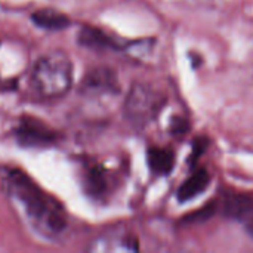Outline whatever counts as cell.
Masks as SVG:
<instances>
[{
	"label": "cell",
	"mask_w": 253,
	"mask_h": 253,
	"mask_svg": "<svg viewBox=\"0 0 253 253\" xmlns=\"http://www.w3.org/2000/svg\"><path fill=\"white\" fill-rule=\"evenodd\" d=\"M147 162L154 175L166 176L173 170L176 159H175V153L170 148L151 147L147 151Z\"/></svg>",
	"instance_id": "obj_9"
},
{
	"label": "cell",
	"mask_w": 253,
	"mask_h": 253,
	"mask_svg": "<svg viewBox=\"0 0 253 253\" xmlns=\"http://www.w3.org/2000/svg\"><path fill=\"white\" fill-rule=\"evenodd\" d=\"M208 145H209V139H208L206 136H199V138H196L194 142H193V153H191L190 157H188L190 163H196L197 159L208 150Z\"/></svg>",
	"instance_id": "obj_14"
},
{
	"label": "cell",
	"mask_w": 253,
	"mask_h": 253,
	"mask_svg": "<svg viewBox=\"0 0 253 253\" xmlns=\"http://www.w3.org/2000/svg\"><path fill=\"white\" fill-rule=\"evenodd\" d=\"M211 184V175L206 169H199L193 172L185 182L178 188L176 199L179 203H187L196 197H199L202 193L206 191V188Z\"/></svg>",
	"instance_id": "obj_7"
},
{
	"label": "cell",
	"mask_w": 253,
	"mask_h": 253,
	"mask_svg": "<svg viewBox=\"0 0 253 253\" xmlns=\"http://www.w3.org/2000/svg\"><path fill=\"white\" fill-rule=\"evenodd\" d=\"M165 104L166 96L160 90L145 83H133L126 95L123 113L132 126L142 129L157 119Z\"/></svg>",
	"instance_id": "obj_3"
},
{
	"label": "cell",
	"mask_w": 253,
	"mask_h": 253,
	"mask_svg": "<svg viewBox=\"0 0 253 253\" xmlns=\"http://www.w3.org/2000/svg\"><path fill=\"white\" fill-rule=\"evenodd\" d=\"M73 83L71 59L61 50L42 56L31 73V84L43 98H59L65 95Z\"/></svg>",
	"instance_id": "obj_2"
},
{
	"label": "cell",
	"mask_w": 253,
	"mask_h": 253,
	"mask_svg": "<svg viewBox=\"0 0 253 253\" xmlns=\"http://www.w3.org/2000/svg\"><path fill=\"white\" fill-rule=\"evenodd\" d=\"M33 22L44 30H50V31H58V30H64L67 25H70V18L52 7H43L36 10L31 15Z\"/></svg>",
	"instance_id": "obj_11"
},
{
	"label": "cell",
	"mask_w": 253,
	"mask_h": 253,
	"mask_svg": "<svg viewBox=\"0 0 253 253\" xmlns=\"http://www.w3.org/2000/svg\"><path fill=\"white\" fill-rule=\"evenodd\" d=\"M225 218L246 224L253 218V197L248 194H227L222 203Z\"/></svg>",
	"instance_id": "obj_6"
},
{
	"label": "cell",
	"mask_w": 253,
	"mask_h": 253,
	"mask_svg": "<svg viewBox=\"0 0 253 253\" xmlns=\"http://www.w3.org/2000/svg\"><path fill=\"white\" fill-rule=\"evenodd\" d=\"M89 251L92 252H110V251H138L136 239L127 234L107 233L92 242Z\"/></svg>",
	"instance_id": "obj_8"
},
{
	"label": "cell",
	"mask_w": 253,
	"mask_h": 253,
	"mask_svg": "<svg viewBox=\"0 0 253 253\" xmlns=\"http://www.w3.org/2000/svg\"><path fill=\"white\" fill-rule=\"evenodd\" d=\"M243 227H245V230L248 231V234H249V236L253 239V218L249 221V222H246Z\"/></svg>",
	"instance_id": "obj_16"
},
{
	"label": "cell",
	"mask_w": 253,
	"mask_h": 253,
	"mask_svg": "<svg viewBox=\"0 0 253 253\" xmlns=\"http://www.w3.org/2000/svg\"><path fill=\"white\" fill-rule=\"evenodd\" d=\"M170 132L176 136H181V135H185L188 130H190V125L185 119L182 117H173L172 122H170Z\"/></svg>",
	"instance_id": "obj_15"
},
{
	"label": "cell",
	"mask_w": 253,
	"mask_h": 253,
	"mask_svg": "<svg viewBox=\"0 0 253 253\" xmlns=\"http://www.w3.org/2000/svg\"><path fill=\"white\" fill-rule=\"evenodd\" d=\"M80 90L84 95H110L120 90L119 80L116 73L108 67H96L90 70L80 86Z\"/></svg>",
	"instance_id": "obj_5"
},
{
	"label": "cell",
	"mask_w": 253,
	"mask_h": 253,
	"mask_svg": "<svg viewBox=\"0 0 253 253\" xmlns=\"http://www.w3.org/2000/svg\"><path fill=\"white\" fill-rule=\"evenodd\" d=\"M4 185L12 203L37 234L55 239L67 228V213L62 205L25 172L9 170Z\"/></svg>",
	"instance_id": "obj_1"
},
{
	"label": "cell",
	"mask_w": 253,
	"mask_h": 253,
	"mask_svg": "<svg viewBox=\"0 0 253 253\" xmlns=\"http://www.w3.org/2000/svg\"><path fill=\"white\" fill-rule=\"evenodd\" d=\"M79 43L90 47V49H119V44L104 31L93 28V27H84L79 33Z\"/></svg>",
	"instance_id": "obj_12"
},
{
	"label": "cell",
	"mask_w": 253,
	"mask_h": 253,
	"mask_svg": "<svg viewBox=\"0 0 253 253\" xmlns=\"http://www.w3.org/2000/svg\"><path fill=\"white\" fill-rule=\"evenodd\" d=\"M13 135L24 147H46L56 141V132H53L42 120L30 116L21 117Z\"/></svg>",
	"instance_id": "obj_4"
},
{
	"label": "cell",
	"mask_w": 253,
	"mask_h": 253,
	"mask_svg": "<svg viewBox=\"0 0 253 253\" xmlns=\"http://www.w3.org/2000/svg\"><path fill=\"white\" fill-rule=\"evenodd\" d=\"M84 188L86 193L95 199H101L108 193L110 178L101 166H90L84 172Z\"/></svg>",
	"instance_id": "obj_10"
},
{
	"label": "cell",
	"mask_w": 253,
	"mask_h": 253,
	"mask_svg": "<svg viewBox=\"0 0 253 253\" xmlns=\"http://www.w3.org/2000/svg\"><path fill=\"white\" fill-rule=\"evenodd\" d=\"M215 211H216V206H215V203H213V202H211V203H208L206 206H203L202 209H197V211H194V212H191V213L185 215L182 221H184L185 224H197V222H203V221L209 219V218L215 213Z\"/></svg>",
	"instance_id": "obj_13"
}]
</instances>
